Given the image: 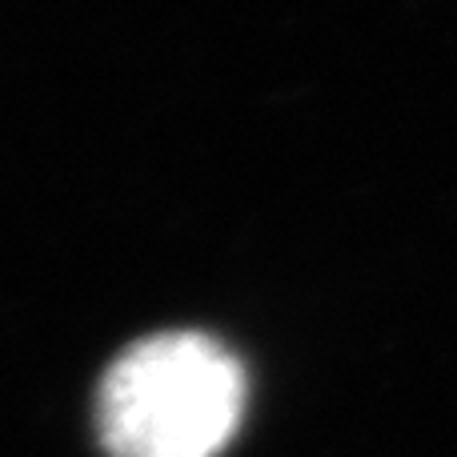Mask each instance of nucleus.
I'll return each mask as SVG.
<instances>
[{
    "instance_id": "nucleus-1",
    "label": "nucleus",
    "mask_w": 457,
    "mask_h": 457,
    "mask_svg": "<svg viewBox=\"0 0 457 457\" xmlns=\"http://www.w3.org/2000/svg\"><path fill=\"white\" fill-rule=\"evenodd\" d=\"M249 402L245 365L201 329L137 337L101 370L93 434L104 457H221Z\"/></svg>"
}]
</instances>
